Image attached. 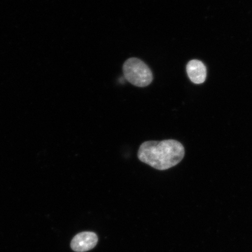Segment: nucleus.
Returning a JSON list of instances; mask_svg holds the SVG:
<instances>
[{"mask_svg": "<svg viewBox=\"0 0 252 252\" xmlns=\"http://www.w3.org/2000/svg\"><path fill=\"white\" fill-rule=\"evenodd\" d=\"M184 156V147L180 142L174 140L144 142L138 152L140 161L160 171L178 165Z\"/></svg>", "mask_w": 252, "mask_h": 252, "instance_id": "1", "label": "nucleus"}, {"mask_svg": "<svg viewBox=\"0 0 252 252\" xmlns=\"http://www.w3.org/2000/svg\"><path fill=\"white\" fill-rule=\"evenodd\" d=\"M123 70L126 80L135 86L145 87L152 83V72L148 65L140 59H128L125 63Z\"/></svg>", "mask_w": 252, "mask_h": 252, "instance_id": "2", "label": "nucleus"}, {"mask_svg": "<svg viewBox=\"0 0 252 252\" xmlns=\"http://www.w3.org/2000/svg\"><path fill=\"white\" fill-rule=\"evenodd\" d=\"M98 237L95 233L83 232L75 235L71 242V248L76 252H85L96 247Z\"/></svg>", "mask_w": 252, "mask_h": 252, "instance_id": "3", "label": "nucleus"}, {"mask_svg": "<svg viewBox=\"0 0 252 252\" xmlns=\"http://www.w3.org/2000/svg\"><path fill=\"white\" fill-rule=\"evenodd\" d=\"M187 69L188 76L193 83L200 84L204 83L206 78L207 71L202 62L193 60L189 62Z\"/></svg>", "mask_w": 252, "mask_h": 252, "instance_id": "4", "label": "nucleus"}]
</instances>
